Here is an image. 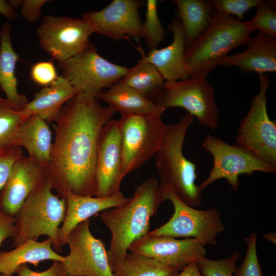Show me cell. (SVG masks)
<instances>
[{
    "label": "cell",
    "instance_id": "1",
    "mask_svg": "<svg viewBox=\"0 0 276 276\" xmlns=\"http://www.w3.org/2000/svg\"><path fill=\"white\" fill-rule=\"evenodd\" d=\"M114 113L85 93H78L63 106L55 121L47 168V178L59 197L69 193L95 196L99 136Z\"/></svg>",
    "mask_w": 276,
    "mask_h": 276
},
{
    "label": "cell",
    "instance_id": "2",
    "mask_svg": "<svg viewBox=\"0 0 276 276\" xmlns=\"http://www.w3.org/2000/svg\"><path fill=\"white\" fill-rule=\"evenodd\" d=\"M163 201L158 180L150 178L135 187L127 203L101 212L100 219L111 233L107 255L113 272L130 245L148 233L151 219Z\"/></svg>",
    "mask_w": 276,
    "mask_h": 276
},
{
    "label": "cell",
    "instance_id": "3",
    "mask_svg": "<svg viewBox=\"0 0 276 276\" xmlns=\"http://www.w3.org/2000/svg\"><path fill=\"white\" fill-rule=\"evenodd\" d=\"M193 121L194 117L187 114L177 122L166 125L155 156L160 185L169 187L182 202L195 208L202 200L201 192L196 183V165L183 153L185 139Z\"/></svg>",
    "mask_w": 276,
    "mask_h": 276
},
{
    "label": "cell",
    "instance_id": "4",
    "mask_svg": "<svg viewBox=\"0 0 276 276\" xmlns=\"http://www.w3.org/2000/svg\"><path fill=\"white\" fill-rule=\"evenodd\" d=\"M252 32L246 21L215 11L209 27L186 48L185 61L190 77L206 79L232 50L247 44Z\"/></svg>",
    "mask_w": 276,
    "mask_h": 276
},
{
    "label": "cell",
    "instance_id": "5",
    "mask_svg": "<svg viewBox=\"0 0 276 276\" xmlns=\"http://www.w3.org/2000/svg\"><path fill=\"white\" fill-rule=\"evenodd\" d=\"M50 182L47 178L26 199L15 217L17 233L13 238L15 247L30 239L36 240L41 235L50 239L58 251V235L66 212L65 198L52 193Z\"/></svg>",
    "mask_w": 276,
    "mask_h": 276
},
{
    "label": "cell",
    "instance_id": "6",
    "mask_svg": "<svg viewBox=\"0 0 276 276\" xmlns=\"http://www.w3.org/2000/svg\"><path fill=\"white\" fill-rule=\"evenodd\" d=\"M122 172L124 177L155 155L164 137L166 124L162 115L121 114Z\"/></svg>",
    "mask_w": 276,
    "mask_h": 276
},
{
    "label": "cell",
    "instance_id": "7",
    "mask_svg": "<svg viewBox=\"0 0 276 276\" xmlns=\"http://www.w3.org/2000/svg\"><path fill=\"white\" fill-rule=\"evenodd\" d=\"M156 112L162 114L169 108L178 107L196 117L198 122L211 130L218 125L219 112L212 84L204 78L189 77L165 81L160 93L152 101Z\"/></svg>",
    "mask_w": 276,
    "mask_h": 276
},
{
    "label": "cell",
    "instance_id": "8",
    "mask_svg": "<svg viewBox=\"0 0 276 276\" xmlns=\"http://www.w3.org/2000/svg\"><path fill=\"white\" fill-rule=\"evenodd\" d=\"M160 188L164 200H168L172 203L174 213L167 222L148 234L194 238L204 246L216 245L217 236L225 229L220 212L214 207L196 209L182 202L169 187L160 185Z\"/></svg>",
    "mask_w": 276,
    "mask_h": 276
},
{
    "label": "cell",
    "instance_id": "9",
    "mask_svg": "<svg viewBox=\"0 0 276 276\" xmlns=\"http://www.w3.org/2000/svg\"><path fill=\"white\" fill-rule=\"evenodd\" d=\"M202 148L212 156L213 164L206 178L199 186L202 191L211 184L225 179L234 191L240 186L239 176L255 172L275 173L276 167L265 162L242 145H230L222 139L208 134Z\"/></svg>",
    "mask_w": 276,
    "mask_h": 276
},
{
    "label": "cell",
    "instance_id": "10",
    "mask_svg": "<svg viewBox=\"0 0 276 276\" xmlns=\"http://www.w3.org/2000/svg\"><path fill=\"white\" fill-rule=\"evenodd\" d=\"M258 75L259 92L252 97L248 112L239 123L235 140L276 167V122L270 119L267 109L266 93L270 80L266 74Z\"/></svg>",
    "mask_w": 276,
    "mask_h": 276
},
{
    "label": "cell",
    "instance_id": "11",
    "mask_svg": "<svg viewBox=\"0 0 276 276\" xmlns=\"http://www.w3.org/2000/svg\"><path fill=\"white\" fill-rule=\"evenodd\" d=\"M58 64L62 70L61 76L79 93H87L98 99L104 88L119 82L129 70L103 58L90 42L81 52Z\"/></svg>",
    "mask_w": 276,
    "mask_h": 276
},
{
    "label": "cell",
    "instance_id": "12",
    "mask_svg": "<svg viewBox=\"0 0 276 276\" xmlns=\"http://www.w3.org/2000/svg\"><path fill=\"white\" fill-rule=\"evenodd\" d=\"M94 31L82 18L46 15L37 29L40 47L57 62L67 60L89 43Z\"/></svg>",
    "mask_w": 276,
    "mask_h": 276
},
{
    "label": "cell",
    "instance_id": "13",
    "mask_svg": "<svg viewBox=\"0 0 276 276\" xmlns=\"http://www.w3.org/2000/svg\"><path fill=\"white\" fill-rule=\"evenodd\" d=\"M89 222L88 219L80 223L67 236L70 252L62 262L66 275L113 276L107 250L103 241L92 235Z\"/></svg>",
    "mask_w": 276,
    "mask_h": 276
},
{
    "label": "cell",
    "instance_id": "14",
    "mask_svg": "<svg viewBox=\"0 0 276 276\" xmlns=\"http://www.w3.org/2000/svg\"><path fill=\"white\" fill-rule=\"evenodd\" d=\"M144 4L141 0H113L101 10L84 13L82 18L94 33L116 40L140 39L144 32L139 9Z\"/></svg>",
    "mask_w": 276,
    "mask_h": 276
},
{
    "label": "cell",
    "instance_id": "15",
    "mask_svg": "<svg viewBox=\"0 0 276 276\" xmlns=\"http://www.w3.org/2000/svg\"><path fill=\"white\" fill-rule=\"evenodd\" d=\"M124 177L119 121L111 119L102 128L98 141L95 196L104 197L118 194Z\"/></svg>",
    "mask_w": 276,
    "mask_h": 276
},
{
    "label": "cell",
    "instance_id": "16",
    "mask_svg": "<svg viewBox=\"0 0 276 276\" xmlns=\"http://www.w3.org/2000/svg\"><path fill=\"white\" fill-rule=\"evenodd\" d=\"M128 251L148 256L179 271L206 255L204 246L194 238L177 239L148 234L133 242Z\"/></svg>",
    "mask_w": 276,
    "mask_h": 276
},
{
    "label": "cell",
    "instance_id": "17",
    "mask_svg": "<svg viewBox=\"0 0 276 276\" xmlns=\"http://www.w3.org/2000/svg\"><path fill=\"white\" fill-rule=\"evenodd\" d=\"M47 178V168L22 155L15 163L0 196V210L15 217L28 197Z\"/></svg>",
    "mask_w": 276,
    "mask_h": 276
},
{
    "label": "cell",
    "instance_id": "18",
    "mask_svg": "<svg viewBox=\"0 0 276 276\" xmlns=\"http://www.w3.org/2000/svg\"><path fill=\"white\" fill-rule=\"evenodd\" d=\"M64 198L66 205L65 215L58 235L60 248L66 244L67 236L78 224L99 212L123 205L130 199L121 191L114 195L104 197L81 196L69 193Z\"/></svg>",
    "mask_w": 276,
    "mask_h": 276
},
{
    "label": "cell",
    "instance_id": "19",
    "mask_svg": "<svg viewBox=\"0 0 276 276\" xmlns=\"http://www.w3.org/2000/svg\"><path fill=\"white\" fill-rule=\"evenodd\" d=\"M244 51L227 55L219 65L236 66L244 73L259 74L276 71V39L261 32L250 38Z\"/></svg>",
    "mask_w": 276,
    "mask_h": 276
},
{
    "label": "cell",
    "instance_id": "20",
    "mask_svg": "<svg viewBox=\"0 0 276 276\" xmlns=\"http://www.w3.org/2000/svg\"><path fill=\"white\" fill-rule=\"evenodd\" d=\"M173 35L172 42L162 49H151L147 60L159 71L165 81H178L190 77L185 61L186 43L181 24L174 19L169 26Z\"/></svg>",
    "mask_w": 276,
    "mask_h": 276
},
{
    "label": "cell",
    "instance_id": "21",
    "mask_svg": "<svg viewBox=\"0 0 276 276\" xmlns=\"http://www.w3.org/2000/svg\"><path fill=\"white\" fill-rule=\"evenodd\" d=\"M52 134L40 117L29 116L16 131L12 146L25 148L28 157L48 168L52 148Z\"/></svg>",
    "mask_w": 276,
    "mask_h": 276
},
{
    "label": "cell",
    "instance_id": "22",
    "mask_svg": "<svg viewBox=\"0 0 276 276\" xmlns=\"http://www.w3.org/2000/svg\"><path fill=\"white\" fill-rule=\"evenodd\" d=\"M79 91L63 76L36 93L34 99L21 109L26 115H35L47 123L55 122L64 105Z\"/></svg>",
    "mask_w": 276,
    "mask_h": 276
},
{
    "label": "cell",
    "instance_id": "23",
    "mask_svg": "<svg viewBox=\"0 0 276 276\" xmlns=\"http://www.w3.org/2000/svg\"><path fill=\"white\" fill-rule=\"evenodd\" d=\"M52 245L49 238L41 242L30 239L11 251L1 252L0 274L13 275L20 266L27 263L37 267L45 260L63 262L64 256L55 251Z\"/></svg>",
    "mask_w": 276,
    "mask_h": 276
},
{
    "label": "cell",
    "instance_id": "24",
    "mask_svg": "<svg viewBox=\"0 0 276 276\" xmlns=\"http://www.w3.org/2000/svg\"><path fill=\"white\" fill-rule=\"evenodd\" d=\"M0 86L6 99L22 109L29 102L26 95L17 90L15 67L18 58L11 41L10 26L4 24L0 31Z\"/></svg>",
    "mask_w": 276,
    "mask_h": 276
},
{
    "label": "cell",
    "instance_id": "25",
    "mask_svg": "<svg viewBox=\"0 0 276 276\" xmlns=\"http://www.w3.org/2000/svg\"><path fill=\"white\" fill-rule=\"evenodd\" d=\"M187 47L209 27L215 10L209 1L174 0Z\"/></svg>",
    "mask_w": 276,
    "mask_h": 276
},
{
    "label": "cell",
    "instance_id": "26",
    "mask_svg": "<svg viewBox=\"0 0 276 276\" xmlns=\"http://www.w3.org/2000/svg\"><path fill=\"white\" fill-rule=\"evenodd\" d=\"M136 48L141 58L134 66L129 67L127 73L118 83L131 87L152 101L161 91L165 81L157 69L147 60L141 47Z\"/></svg>",
    "mask_w": 276,
    "mask_h": 276
},
{
    "label": "cell",
    "instance_id": "27",
    "mask_svg": "<svg viewBox=\"0 0 276 276\" xmlns=\"http://www.w3.org/2000/svg\"><path fill=\"white\" fill-rule=\"evenodd\" d=\"M98 98L105 101L108 104L107 107L115 113H158L152 101L131 87L119 83L101 92Z\"/></svg>",
    "mask_w": 276,
    "mask_h": 276
},
{
    "label": "cell",
    "instance_id": "28",
    "mask_svg": "<svg viewBox=\"0 0 276 276\" xmlns=\"http://www.w3.org/2000/svg\"><path fill=\"white\" fill-rule=\"evenodd\" d=\"M179 272L148 256L129 252L113 276H176Z\"/></svg>",
    "mask_w": 276,
    "mask_h": 276
},
{
    "label": "cell",
    "instance_id": "29",
    "mask_svg": "<svg viewBox=\"0 0 276 276\" xmlns=\"http://www.w3.org/2000/svg\"><path fill=\"white\" fill-rule=\"evenodd\" d=\"M28 117L21 108L0 97V147L12 146L16 131Z\"/></svg>",
    "mask_w": 276,
    "mask_h": 276
},
{
    "label": "cell",
    "instance_id": "30",
    "mask_svg": "<svg viewBox=\"0 0 276 276\" xmlns=\"http://www.w3.org/2000/svg\"><path fill=\"white\" fill-rule=\"evenodd\" d=\"M156 0H147L145 19L143 22L144 37L147 46L151 49L157 48L165 36L163 28L157 14Z\"/></svg>",
    "mask_w": 276,
    "mask_h": 276
},
{
    "label": "cell",
    "instance_id": "31",
    "mask_svg": "<svg viewBox=\"0 0 276 276\" xmlns=\"http://www.w3.org/2000/svg\"><path fill=\"white\" fill-rule=\"evenodd\" d=\"M240 257V253L236 251L225 259L212 260L205 257L196 263L202 276H233Z\"/></svg>",
    "mask_w": 276,
    "mask_h": 276
},
{
    "label": "cell",
    "instance_id": "32",
    "mask_svg": "<svg viewBox=\"0 0 276 276\" xmlns=\"http://www.w3.org/2000/svg\"><path fill=\"white\" fill-rule=\"evenodd\" d=\"M255 16L246 21L252 31L258 30L271 37H276V12L268 3L263 2L257 7Z\"/></svg>",
    "mask_w": 276,
    "mask_h": 276
},
{
    "label": "cell",
    "instance_id": "33",
    "mask_svg": "<svg viewBox=\"0 0 276 276\" xmlns=\"http://www.w3.org/2000/svg\"><path fill=\"white\" fill-rule=\"evenodd\" d=\"M244 241L247 246L246 254L233 276H263L257 252L256 234L251 233Z\"/></svg>",
    "mask_w": 276,
    "mask_h": 276
},
{
    "label": "cell",
    "instance_id": "34",
    "mask_svg": "<svg viewBox=\"0 0 276 276\" xmlns=\"http://www.w3.org/2000/svg\"><path fill=\"white\" fill-rule=\"evenodd\" d=\"M264 1L262 0H210L211 6L215 11L235 15L242 21L245 13L253 7H257Z\"/></svg>",
    "mask_w": 276,
    "mask_h": 276
},
{
    "label": "cell",
    "instance_id": "35",
    "mask_svg": "<svg viewBox=\"0 0 276 276\" xmlns=\"http://www.w3.org/2000/svg\"><path fill=\"white\" fill-rule=\"evenodd\" d=\"M22 155L20 147L10 145L0 147V191L6 184L15 163Z\"/></svg>",
    "mask_w": 276,
    "mask_h": 276
},
{
    "label": "cell",
    "instance_id": "36",
    "mask_svg": "<svg viewBox=\"0 0 276 276\" xmlns=\"http://www.w3.org/2000/svg\"><path fill=\"white\" fill-rule=\"evenodd\" d=\"M30 76L35 84L43 87L51 85L58 77L56 67L52 61L35 63L31 69Z\"/></svg>",
    "mask_w": 276,
    "mask_h": 276
},
{
    "label": "cell",
    "instance_id": "37",
    "mask_svg": "<svg viewBox=\"0 0 276 276\" xmlns=\"http://www.w3.org/2000/svg\"><path fill=\"white\" fill-rule=\"evenodd\" d=\"M18 276H66L63 262L54 261L44 271L37 272L30 269L26 264L20 266L17 272Z\"/></svg>",
    "mask_w": 276,
    "mask_h": 276
},
{
    "label": "cell",
    "instance_id": "38",
    "mask_svg": "<svg viewBox=\"0 0 276 276\" xmlns=\"http://www.w3.org/2000/svg\"><path fill=\"white\" fill-rule=\"evenodd\" d=\"M48 0H23L20 6V13L28 21L33 22L38 20L41 15V10Z\"/></svg>",
    "mask_w": 276,
    "mask_h": 276
},
{
    "label": "cell",
    "instance_id": "39",
    "mask_svg": "<svg viewBox=\"0 0 276 276\" xmlns=\"http://www.w3.org/2000/svg\"><path fill=\"white\" fill-rule=\"evenodd\" d=\"M16 222L15 217L0 210V246L4 240L15 236L17 233Z\"/></svg>",
    "mask_w": 276,
    "mask_h": 276
},
{
    "label": "cell",
    "instance_id": "40",
    "mask_svg": "<svg viewBox=\"0 0 276 276\" xmlns=\"http://www.w3.org/2000/svg\"><path fill=\"white\" fill-rule=\"evenodd\" d=\"M0 14L10 20H15L17 18L15 9L10 5L8 2L4 0H0Z\"/></svg>",
    "mask_w": 276,
    "mask_h": 276
},
{
    "label": "cell",
    "instance_id": "41",
    "mask_svg": "<svg viewBox=\"0 0 276 276\" xmlns=\"http://www.w3.org/2000/svg\"><path fill=\"white\" fill-rule=\"evenodd\" d=\"M176 276H202L196 262H193L183 269Z\"/></svg>",
    "mask_w": 276,
    "mask_h": 276
},
{
    "label": "cell",
    "instance_id": "42",
    "mask_svg": "<svg viewBox=\"0 0 276 276\" xmlns=\"http://www.w3.org/2000/svg\"><path fill=\"white\" fill-rule=\"evenodd\" d=\"M263 238L266 240L272 242V243L275 244L276 243V233L275 232H271L268 233H266L264 234Z\"/></svg>",
    "mask_w": 276,
    "mask_h": 276
},
{
    "label": "cell",
    "instance_id": "43",
    "mask_svg": "<svg viewBox=\"0 0 276 276\" xmlns=\"http://www.w3.org/2000/svg\"><path fill=\"white\" fill-rule=\"evenodd\" d=\"M22 1H21V0H11V1H9L8 3L12 8H13L15 9V8H17L18 7H20L22 4Z\"/></svg>",
    "mask_w": 276,
    "mask_h": 276
},
{
    "label": "cell",
    "instance_id": "44",
    "mask_svg": "<svg viewBox=\"0 0 276 276\" xmlns=\"http://www.w3.org/2000/svg\"><path fill=\"white\" fill-rule=\"evenodd\" d=\"M0 276H13V275H5L3 274H0Z\"/></svg>",
    "mask_w": 276,
    "mask_h": 276
},
{
    "label": "cell",
    "instance_id": "45",
    "mask_svg": "<svg viewBox=\"0 0 276 276\" xmlns=\"http://www.w3.org/2000/svg\"><path fill=\"white\" fill-rule=\"evenodd\" d=\"M66 276H74V275H66Z\"/></svg>",
    "mask_w": 276,
    "mask_h": 276
}]
</instances>
